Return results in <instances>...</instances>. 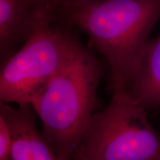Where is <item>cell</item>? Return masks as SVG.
<instances>
[{
    "instance_id": "1",
    "label": "cell",
    "mask_w": 160,
    "mask_h": 160,
    "mask_svg": "<svg viewBox=\"0 0 160 160\" xmlns=\"http://www.w3.org/2000/svg\"><path fill=\"white\" fill-rule=\"evenodd\" d=\"M62 19L86 33L105 57L113 91H126L160 19V0H106L74 10Z\"/></svg>"
},
{
    "instance_id": "2",
    "label": "cell",
    "mask_w": 160,
    "mask_h": 160,
    "mask_svg": "<svg viewBox=\"0 0 160 160\" xmlns=\"http://www.w3.org/2000/svg\"><path fill=\"white\" fill-rule=\"evenodd\" d=\"M103 69L85 48L40 91L30 105L41 119L42 134L58 153L71 155L98 105Z\"/></svg>"
},
{
    "instance_id": "3",
    "label": "cell",
    "mask_w": 160,
    "mask_h": 160,
    "mask_svg": "<svg viewBox=\"0 0 160 160\" xmlns=\"http://www.w3.org/2000/svg\"><path fill=\"white\" fill-rule=\"evenodd\" d=\"M73 28L65 20L49 18L14 54L2 63V102L30 105L50 80L86 48Z\"/></svg>"
},
{
    "instance_id": "4",
    "label": "cell",
    "mask_w": 160,
    "mask_h": 160,
    "mask_svg": "<svg viewBox=\"0 0 160 160\" xmlns=\"http://www.w3.org/2000/svg\"><path fill=\"white\" fill-rule=\"evenodd\" d=\"M73 160H160V134L146 108L126 91L113 92L108 105L85 126Z\"/></svg>"
},
{
    "instance_id": "5",
    "label": "cell",
    "mask_w": 160,
    "mask_h": 160,
    "mask_svg": "<svg viewBox=\"0 0 160 160\" xmlns=\"http://www.w3.org/2000/svg\"><path fill=\"white\" fill-rule=\"evenodd\" d=\"M49 18L37 0H0V59L2 63Z\"/></svg>"
},
{
    "instance_id": "6",
    "label": "cell",
    "mask_w": 160,
    "mask_h": 160,
    "mask_svg": "<svg viewBox=\"0 0 160 160\" xmlns=\"http://www.w3.org/2000/svg\"><path fill=\"white\" fill-rule=\"evenodd\" d=\"M35 114L30 105L13 108L8 103H0V116L11 133L12 160H58L54 149L38 131Z\"/></svg>"
},
{
    "instance_id": "7",
    "label": "cell",
    "mask_w": 160,
    "mask_h": 160,
    "mask_svg": "<svg viewBox=\"0 0 160 160\" xmlns=\"http://www.w3.org/2000/svg\"><path fill=\"white\" fill-rule=\"evenodd\" d=\"M145 108H160V33L149 40L134 78L126 90Z\"/></svg>"
},
{
    "instance_id": "8",
    "label": "cell",
    "mask_w": 160,
    "mask_h": 160,
    "mask_svg": "<svg viewBox=\"0 0 160 160\" xmlns=\"http://www.w3.org/2000/svg\"><path fill=\"white\" fill-rule=\"evenodd\" d=\"M12 137L8 125L0 116V160L11 159Z\"/></svg>"
},
{
    "instance_id": "9",
    "label": "cell",
    "mask_w": 160,
    "mask_h": 160,
    "mask_svg": "<svg viewBox=\"0 0 160 160\" xmlns=\"http://www.w3.org/2000/svg\"><path fill=\"white\" fill-rule=\"evenodd\" d=\"M104 1L106 0H62L58 11L57 17L63 19L66 15L74 10Z\"/></svg>"
},
{
    "instance_id": "10",
    "label": "cell",
    "mask_w": 160,
    "mask_h": 160,
    "mask_svg": "<svg viewBox=\"0 0 160 160\" xmlns=\"http://www.w3.org/2000/svg\"><path fill=\"white\" fill-rule=\"evenodd\" d=\"M39 3L51 14L57 17L60 5L62 0H37Z\"/></svg>"
},
{
    "instance_id": "11",
    "label": "cell",
    "mask_w": 160,
    "mask_h": 160,
    "mask_svg": "<svg viewBox=\"0 0 160 160\" xmlns=\"http://www.w3.org/2000/svg\"><path fill=\"white\" fill-rule=\"evenodd\" d=\"M58 160H71V155L67 153H58Z\"/></svg>"
},
{
    "instance_id": "12",
    "label": "cell",
    "mask_w": 160,
    "mask_h": 160,
    "mask_svg": "<svg viewBox=\"0 0 160 160\" xmlns=\"http://www.w3.org/2000/svg\"><path fill=\"white\" fill-rule=\"evenodd\" d=\"M8 160H12V159H8Z\"/></svg>"
}]
</instances>
